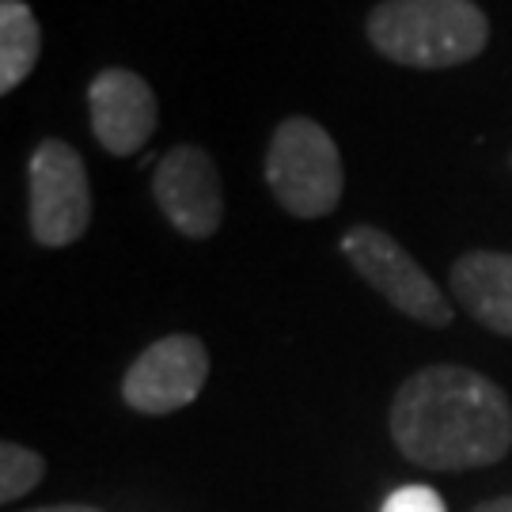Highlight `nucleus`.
<instances>
[{"mask_svg": "<svg viewBox=\"0 0 512 512\" xmlns=\"http://www.w3.org/2000/svg\"><path fill=\"white\" fill-rule=\"evenodd\" d=\"M380 512H448V505L429 486H399L395 494H387Z\"/></svg>", "mask_w": 512, "mask_h": 512, "instance_id": "nucleus-12", "label": "nucleus"}, {"mask_svg": "<svg viewBox=\"0 0 512 512\" xmlns=\"http://www.w3.org/2000/svg\"><path fill=\"white\" fill-rule=\"evenodd\" d=\"M88 114H92L95 141L110 156H133L156 133L160 107L145 76L129 69H103L88 88Z\"/></svg>", "mask_w": 512, "mask_h": 512, "instance_id": "nucleus-8", "label": "nucleus"}, {"mask_svg": "<svg viewBox=\"0 0 512 512\" xmlns=\"http://www.w3.org/2000/svg\"><path fill=\"white\" fill-rule=\"evenodd\" d=\"M27 217L42 247H69L92 224V183L69 141L46 137L27 160Z\"/></svg>", "mask_w": 512, "mask_h": 512, "instance_id": "nucleus-4", "label": "nucleus"}, {"mask_svg": "<svg viewBox=\"0 0 512 512\" xmlns=\"http://www.w3.org/2000/svg\"><path fill=\"white\" fill-rule=\"evenodd\" d=\"M452 296L494 334L512 338V255L471 251L452 266Z\"/></svg>", "mask_w": 512, "mask_h": 512, "instance_id": "nucleus-9", "label": "nucleus"}, {"mask_svg": "<svg viewBox=\"0 0 512 512\" xmlns=\"http://www.w3.org/2000/svg\"><path fill=\"white\" fill-rule=\"evenodd\" d=\"M471 512H512V494L509 497H494V501H482Z\"/></svg>", "mask_w": 512, "mask_h": 512, "instance_id": "nucleus-13", "label": "nucleus"}, {"mask_svg": "<svg viewBox=\"0 0 512 512\" xmlns=\"http://www.w3.org/2000/svg\"><path fill=\"white\" fill-rule=\"evenodd\" d=\"M152 194L167 224L186 239L217 236L224 220V186L209 152L198 145H179L160 156L152 175Z\"/></svg>", "mask_w": 512, "mask_h": 512, "instance_id": "nucleus-7", "label": "nucleus"}, {"mask_svg": "<svg viewBox=\"0 0 512 512\" xmlns=\"http://www.w3.org/2000/svg\"><path fill=\"white\" fill-rule=\"evenodd\" d=\"M266 186L289 217H330L346 190L342 152L334 137L311 118H285L266 148Z\"/></svg>", "mask_w": 512, "mask_h": 512, "instance_id": "nucleus-3", "label": "nucleus"}, {"mask_svg": "<svg viewBox=\"0 0 512 512\" xmlns=\"http://www.w3.org/2000/svg\"><path fill=\"white\" fill-rule=\"evenodd\" d=\"M342 255L395 311H403L425 327H452L456 311L448 304V296L421 270L418 258H410V251L395 236H387L384 228L353 224L342 236Z\"/></svg>", "mask_w": 512, "mask_h": 512, "instance_id": "nucleus-5", "label": "nucleus"}, {"mask_svg": "<svg viewBox=\"0 0 512 512\" xmlns=\"http://www.w3.org/2000/svg\"><path fill=\"white\" fill-rule=\"evenodd\" d=\"M209 380V349L194 334H167L126 368L122 399L145 418H164L190 406Z\"/></svg>", "mask_w": 512, "mask_h": 512, "instance_id": "nucleus-6", "label": "nucleus"}, {"mask_svg": "<svg viewBox=\"0 0 512 512\" xmlns=\"http://www.w3.org/2000/svg\"><path fill=\"white\" fill-rule=\"evenodd\" d=\"M27 512H103L95 505H42V509H27Z\"/></svg>", "mask_w": 512, "mask_h": 512, "instance_id": "nucleus-14", "label": "nucleus"}, {"mask_svg": "<svg viewBox=\"0 0 512 512\" xmlns=\"http://www.w3.org/2000/svg\"><path fill=\"white\" fill-rule=\"evenodd\" d=\"M42 475H46V459L38 452L23 448L16 440L0 444V501L4 505H16L23 494H31Z\"/></svg>", "mask_w": 512, "mask_h": 512, "instance_id": "nucleus-11", "label": "nucleus"}, {"mask_svg": "<svg viewBox=\"0 0 512 512\" xmlns=\"http://www.w3.org/2000/svg\"><path fill=\"white\" fill-rule=\"evenodd\" d=\"M395 448L425 471L494 467L512 448L509 395L467 365H429L391 399Z\"/></svg>", "mask_w": 512, "mask_h": 512, "instance_id": "nucleus-1", "label": "nucleus"}, {"mask_svg": "<svg viewBox=\"0 0 512 512\" xmlns=\"http://www.w3.org/2000/svg\"><path fill=\"white\" fill-rule=\"evenodd\" d=\"M372 50L406 69H452L490 42V19L475 0H384L368 12Z\"/></svg>", "mask_w": 512, "mask_h": 512, "instance_id": "nucleus-2", "label": "nucleus"}, {"mask_svg": "<svg viewBox=\"0 0 512 512\" xmlns=\"http://www.w3.org/2000/svg\"><path fill=\"white\" fill-rule=\"evenodd\" d=\"M42 54V31L23 0H0V92L12 95Z\"/></svg>", "mask_w": 512, "mask_h": 512, "instance_id": "nucleus-10", "label": "nucleus"}]
</instances>
